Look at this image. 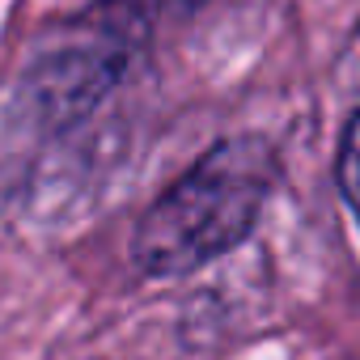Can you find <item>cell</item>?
Here are the masks:
<instances>
[{
	"label": "cell",
	"instance_id": "obj_1",
	"mask_svg": "<svg viewBox=\"0 0 360 360\" xmlns=\"http://www.w3.org/2000/svg\"><path fill=\"white\" fill-rule=\"evenodd\" d=\"M271 169L276 157L259 136L217 144L148 208L131 242L136 263L153 276H178L229 250L259 217Z\"/></svg>",
	"mask_w": 360,
	"mask_h": 360
},
{
	"label": "cell",
	"instance_id": "obj_2",
	"mask_svg": "<svg viewBox=\"0 0 360 360\" xmlns=\"http://www.w3.org/2000/svg\"><path fill=\"white\" fill-rule=\"evenodd\" d=\"M339 183H343L352 208L360 212V110L347 123V136H343V148H339Z\"/></svg>",
	"mask_w": 360,
	"mask_h": 360
}]
</instances>
